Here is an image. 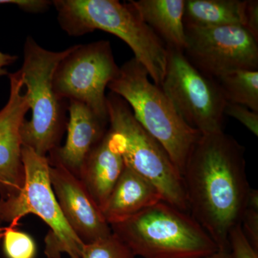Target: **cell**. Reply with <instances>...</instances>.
Wrapping results in <instances>:
<instances>
[{
  "label": "cell",
  "mask_w": 258,
  "mask_h": 258,
  "mask_svg": "<svg viewBox=\"0 0 258 258\" xmlns=\"http://www.w3.org/2000/svg\"><path fill=\"white\" fill-rule=\"evenodd\" d=\"M107 108L108 128L125 166L152 183L161 194L163 201L189 212L182 176L165 149L137 121L123 98L109 93Z\"/></svg>",
  "instance_id": "cell-6"
},
{
  "label": "cell",
  "mask_w": 258,
  "mask_h": 258,
  "mask_svg": "<svg viewBox=\"0 0 258 258\" xmlns=\"http://www.w3.org/2000/svg\"><path fill=\"white\" fill-rule=\"evenodd\" d=\"M3 251L7 258H35L37 245L26 232L8 226L3 236Z\"/></svg>",
  "instance_id": "cell-19"
},
{
  "label": "cell",
  "mask_w": 258,
  "mask_h": 258,
  "mask_svg": "<svg viewBox=\"0 0 258 258\" xmlns=\"http://www.w3.org/2000/svg\"><path fill=\"white\" fill-rule=\"evenodd\" d=\"M61 28L70 36L96 30L113 34L132 49L134 58L147 70L152 82L160 86L166 74L168 48L130 3L116 0H55Z\"/></svg>",
  "instance_id": "cell-2"
},
{
  "label": "cell",
  "mask_w": 258,
  "mask_h": 258,
  "mask_svg": "<svg viewBox=\"0 0 258 258\" xmlns=\"http://www.w3.org/2000/svg\"><path fill=\"white\" fill-rule=\"evenodd\" d=\"M17 59H18V57L16 55L3 53L0 51V76L9 74L5 67L13 64L17 60Z\"/></svg>",
  "instance_id": "cell-26"
},
{
  "label": "cell",
  "mask_w": 258,
  "mask_h": 258,
  "mask_svg": "<svg viewBox=\"0 0 258 258\" xmlns=\"http://www.w3.org/2000/svg\"><path fill=\"white\" fill-rule=\"evenodd\" d=\"M22 158L25 184L20 193L0 200V220L16 227L29 214L37 215L50 228L45 239L47 258H81L84 243L80 240L62 215L51 185L48 160L30 148L23 146Z\"/></svg>",
  "instance_id": "cell-7"
},
{
  "label": "cell",
  "mask_w": 258,
  "mask_h": 258,
  "mask_svg": "<svg viewBox=\"0 0 258 258\" xmlns=\"http://www.w3.org/2000/svg\"><path fill=\"white\" fill-rule=\"evenodd\" d=\"M3 222L0 220V241L3 239V233H4V231L5 230V227L3 225Z\"/></svg>",
  "instance_id": "cell-28"
},
{
  "label": "cell",
  "mask_w": 258,
  "mask_h": 258,
  "mask_svg": "<svg viewBox=\"0 0 258 258\" xmlns=\"http://www.w3.org/2000/svg\"><path fill=\"white\" fill-rule=\"evenodd\" d=\"M110 227L137 257L196 258L219 249L189 212L164 201Z\"/></svg>",
  "instance_id": "cell-4"
},
{
  "label": "cell",
  "mask_w": 258,
  "mask_h": 258,
  "mask_svg": "<svg viewBox=\"0 0 258 258\" xmlns=\"http://www.w3.org/2000/svg\"><path fill=\"white\" fill-rule=\"evenodd\" d=\"M74 46L60 52L47 50L28 37L24 46L23 67L20 70L32 111L30 120L21 128L23 146L42 157L60 147L67 125L63 103L53 89V76L57 66Z\"/></svg>",
  "instance_id": "cell-5"
},
{
  "label": "cell",
  "mask_w": 258,
  "mask_h": 258,
  "mask_svg": "<svg viewBox=\"0 0 258 258\" xmlns=\"http://www.w3.org/2000/svg\"><path fill=\"white\" fill-rule=\"evenodd\" d=\"M160 87L190 127L201 135L223 132L227 101L215 79L200 72L184 52L168 49Z\"/></svg>",
  "instance_id": "cell-8"
},
{
  "label": "cell",
  "mask_w": 258,
  "mask_h": 258,
  "mask_svg": "<svg viewBox=\"0 0 258 258\" xmlns=\"http://www.w3.org/2000/svg\"><path fill=\"white\" fill-rule=\"evenodd\" d=\"M69 102L66 144L49 153L47 158L60 163L79 178L86 157L108 131V120L101 118L81 102Z\"/></svg>",
  "instance_id": "cell-13"
},
{
  "label": "cell",
  "mask_w": 258,
  "mask_h": 258,
  "mask_svg": "<svg viewBox=\"0 0 258 258\" xmlns=\"http://www.w3.org/2000/svg\"><path fill=\"white\" fill-rule=\"evenodd\" d=\"M227 103L258 112V71L239 69L215 79Z\"/></svg>",
  "instance_id": "cell-18"
},
{
  "label": "cell",
  "mask_w": 258,
  "mask_h": 258,
  "mask_svg": "<svg viewBox=\"0 0 258 258\" xmlns=\"http://www.w3.org/2000/svg\"><path fill=\"white\" fill-rule=\"evenodd\" d=\"M244 154L224 131L201 135L183 171L190 215L219 249L229 250V234L240 224L251 189Z\"/></svg>",
  "instance_id": "cell-1"
},
{
  "label": "cell",
  "mask_w": 258,
  "mask_h": 258,
  "mask_svg": "<svg viewBox=\"0 0 258 258\" xmlns=\"http://www.w3.org/2000/svg\"><path fill=\"white\" fill-rule=\"evenodd\" d=\"M240 225L244 235L258 250V191L251 187Z\"/></svg>",
  "instance_id": "cell-21"
},
{
  "label": "cell",
  "mask_w": 258,
  "mask_h": 258,
  "mask_svg": "<svg viewBox=\"0 0 258 258\" xmlns=\"http://www.w3.org/2000/svg\"><path fill=\"white\" fill-rule=\"evenodd\" d=\"M11 4L18 5L29 13H40L48 9L51 2L44 0H0V5Z\"/></svg>",
  "instance_id": "cell-25"
},
{
  "label": "cell",
  "mask_w": 258,
  "mask_h": 258,
  "mask_svg": "<svg viewBox=\"0 0 258 258\" xmlns=\"http://www.w3.org/2000/svg\"><path fill=\"white\" fill-rule=\"evenodd\" d=\"M243 28L258 42L257 0H245Z\"/></svg>",
  "instance_id": "cell-24"
},
{
  "label": "cell",
  "mask_w": 258,
  "mask_h": 258,
  "mask_svg": "<svg viewBox=\"0 0 258 258\" xmlns=\"http://www.w3.org/2000/svg\"><path fill=\"white\" fill-rule=\"evenodd\" d=\"M228 245L232 258H258V250L254 248L244 235L240 224L230 231Z\"/></svg>",
  "instance_id": "cell-22"
},
{
  "label": "cell",
  "mask_w": 258,
  "mask_h": 258,
  "mask_svg": "<svg viewBox=\"0 0 258 258\" xmlns=\"http://www.w3.org/2000/svg\"><path fill=\"white\" fill-rule=\"evenodd\" d=\"M81 258H137L132 251L113 233L85 244Z\"/></svg>",
  "instance_id": "cell-20"
},
{
  "label": "cell",
  "mask_w": 258,
  "mask_h": 258,
  "mask_svg": "<svg viewBox=\"0 0 258 258\" xmlns=\"http://www.w3.org/2000/svg\"><path fill=\"white\" fill-rule=\"evenodd\" d=\"M196 258H232L231 257L230 251L226 249H218L213 253L203 256V257Z\"/></svg>",
  "instance_id": "cell-27"
},
{
  "label": "cell",
  "mask_w": 258,
  "mask_h": 258,
  "mask_svg": "<svg viewBox=\"0 0 258 258\" xmlns=\"http://www.w3.org/2000/svg\"><path fill=\"white\" fill-rule=\"evenodd\" d=\"M10 96L0 111V200L20 193L25 184L21 128L30 106L20 71L8 74Z\"/></svg>",
  "instance_id": "cell-11"
},
{
  "label": "cell",
  "mask_w": 258,
  "mask_h": 258,
  "mask_svg": "<svg viewBox=\"0 0 258 258\" xmlns=\"http://www.w3.org/2000/svg\"><path fill=\"white\" fill-rule=\"evenodd\" d=\"M108 88L128 103L136 119L165 149L182 176L201 134L186 124L160 86L151 81L145 68L131 59Z\"/></svg>",
  "instance_id": "cell-3"
},
{
  "label": "cell",
  "mask_w": 258,
  "mask_h": 258,
  "mask_svg": "<svg viewBox=\"0 0 258 258\" xmlns=\"http://www.w3.org/2000/svg\"><path fill=\"white\" fill-rule=\"evenodd\" d=\"M225 115L238 120L255 137L258 136V112L252 111L242 105L227 103L225 108Z\"/></svg>",
  "instance_id": "cell-23"
},
{
  "label": "cell",
  "mask_w": 258,
  "mask_h": 258,
  "mask_svg": "<svg viewBox=\"0 0 258 258\" xmlns=\"http://www.w3.org/2000/svg\"><path fill=\"white\" fill-rule=\"evenodd\" d=\"M185 56L208 77L235 70L257 71L258 42L243 27L185 28Z\"/></svg>",
  "instance_id": "cell-10"
},
{
  "label": "cell",
  "mask_w": 258,
  "mask_h": 258,
  "mask_svg": "<svg viewBox=\"0 0 258 258\" xmlns=\"http://www.w3.org/2000/svg\"><path fill=\"white\" fill-rule=\"evenodd\" d=\"M118 72L110 42L74 45L55 70L53 89L62 101L81 102L108 120L105 91Z\"/></svg>",
  "instance_id": "cell-9"
},
{
  "label": "cell",
  "mask_w": 258,
  "mask_h": 258,
  "mask_svg": "<svg viewBox=\"0 0 258 258\" xmlns=\"http://www.w3.org/2000/svg\"><path fill=\"white\" fill-rule=\"evenodd\" d=\"M124 168V161L108 128L86 157L79 176L101 211Z\"/></svg>",
  "instance_id": "cell-14"
},
{
  "label": "cell",
  "mask_w": 258,
  "mask_h": 258,
  "mask_svg": "<svg viewBox=\"0 0 258 258\" xmlns=\"http://www.w3.org/2000/svg\"><path fill=\"white\" fill-rule=\"evenodd\" d=\"M161 201V194L152 183L125 166L101 212L110 225Z\"/></svg>",
  "instance_id": "cell-15"
},
{
  "label": "cell",
  "mask_w": 258,
  "mask_h": 258,
  "mask_svg": "<svg viewBox=\"0 0 258 258\" xmlns=\"http://www.w3.org/2000/svg\"><path fill=\"white\" fill-rule=\"evenodd\" d=\"M129 3L168 49L184 52L185 0H139Z\"/></svg>",
  "instance_id": "cell-16"
},
{
  "label": "cell",
  "mask_w": 258,
  "mask_h": 258,
  "mask_svg": "<svg viewBox=\"0 0 258 258\" xmlns=\"http://www.w3.org/2000/svg\"><path fill=\"white\" fill-rule=\"evenodd\" d=\"M47 160L51 185L61 212L80 240L89 244L111 235V227L81 179L57 161Z\"/></svg>",
  "instance_id": "cell-12"
},
{
  "label": "cell",
  "mask_w": 258,
  "mask_h": 258,
  "mask_svg": "<svg viewBox=\"0 0 258 258\" xmlns=\"http://www.w3.org/2000/svg\"><path fill=\"white\" fill-rule=\"evenodd\" d=\"M245 0H185L184 28L243 27Z\"/></svg>",
  "instance_id": "cell-17"
}]
</instances>
